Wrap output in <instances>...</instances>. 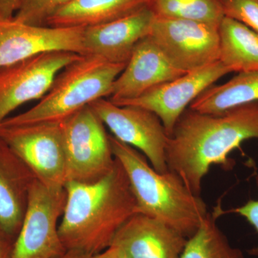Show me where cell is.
<instances>
[{
	"instance_id": "5bb4252c",
	"label": "cell",
	"mask_w": 258,
	"mask_h": 258,
	"mask_svg": "<svg viewBox=\"0 0 258 258\" xmlns=\"http://www.w3.org/2000/svg\"><path fill=\"white\" fill-rule=\"evenodd\" d=\"M184 74L171 66L152 38L147 36L136 45L124 69L115 79L108 99L113 103L134 99Z\"/></svg>"
},
{
	"instance_id": "2e32d148",
	"label": "cell",
	"mask_w": 258,
	"mask_h": 258,
	"mask_svg": "<svg viewBox=\"0 0 258 258\" xmlns=\"http://www.w3.org/2000/svg\"><path fill=\"white\" fill-rule=\"evenodd\" d=\"M35 179L26 164L0 139V230L15 240Z\"/></svg>"
},
{
	"instance_id": "d6986e66",
	"label": "cell",
	"mask_w": 258,
	"mask_h": 258,
	"mask_svg": "<svg viewBox=\"0 0 258 258\" xmlns=\"http://www.w3.org/2000/svg\"><path fill=\"white\" fill-rule=\"evenodd\" d=\"M258 102V71L241 72L220 86L208 88L190 104L200 113L217 114Z\"/></svg>"
},
{
	"instance_id": "5b68a950",
	"label": "cell",
	"mask_w": 258,
	"mask_h": 258,
	"mask_svg": "<svg viewBox=\"0 0 258 258\" xmlns=\"http://www.w3.org/2000/svg\"><path fill=\"white\" fill-rule=\"evenodd\" d=\"M66 182H94L113 169L115 159L105 125L87 106L60 122Z\"/></svg>"
},
{
	"instance_id": "484cf974",
	"label": "cell",
	"mask_w": 258,
	"mask_h": 258,
	"mask_svg": "<svg viewBox=\"0 0 258 258\" xmlns=\"http://www.w3.org/2000/svg\"><path fill=\"white\" fill-rule=\"evenodd\" d=\"M15 240L0 230V258L11 257Z\"/></svg>"
},
{
	"instance_id": "d4e9b609",
	"label": "cell",
	"mask_w": 258,
	"mask_h": 258,
	"mask_svg": "<svg viewBox=\"0 0 258 258\" xmlns=\"http://www.w3.org/2000/svg\"><path fill=\"white\" fill-rule=\"evenodd\" d=\"M22 0H0V18H12L18 11Z\"/></svg>"
},
{
	"instance_id": "603a6c76",
	"label": "cell",
	"mask_w": 258,
	"mask_h": 258,
	"mask_svg": "<svg viewBox=\"0 0 258 258\" xmlns=\"http://www.w3.org/2000/svg\"><path fill=\"white\" fill-rule=\"evenodd\" d=\"M225 16L258 32V0H222Z\"/></svg>"
},
{
	"instance_id": "7402d4cb",
	"label": "cell",
	"mask_w": 258,
	"mask_h": 258,
	"mask_svg": "<svg viewBox=\"0 0 258 258\" xmlns=\"http://www.w3.org/2000/svg\"><path fill=\"white\" fill-rule=\"evenodd\" d=\"M73 0H22L14 18L21 23L46 26L49 18Z\"/></svg>"
},
{
	"instance_id": "4316f807",
	"label": "cell",
	"mask_w": 258,
	"mask_h": 258,
	"mask_svg": "<svg viewBox=\"0 0 258 258\" xmlns=\"http://www.w3.org/2000/svg\"><path fill=\"white\" fill-rule=\"evenodd\" d=\"M96 258H132L121 247L111 245L101 253L95 255Z\"/></svg>"
},
{
	"instance_id": "277c9868",
	"label": "cell",
	"mask_w": 258,
	"mask_h": 258,
	"mask_svg": "<svg viewBox=\"0 0 258 258\" xmlns=\"http://www.w3.org/2000/svg\"><path fill=\"white\" fill-rule=\"evenodd\" d=\"M125 64L111 63L96 55H81L61 70L37 104L9 117L0 125L60 123L93 102L109 98L113 83Z\"/></svg>"
},
{
	"instance_id": "7c38bea8",
	"label": "cell",
	"mask_w": 258,
	"mask_h": 258,
	"mask_svg": "<svg viewBox=\"0 0 258 258\" xmlns=\"http://www.w3.org/2000/svg\"><path fill=\"white\" fill-rule=\"evenodd\" d=\"M83 29L35 26L14 17L0 18V68L50 51L83 55Z\"/></svg>"
},
{
	"instance_id": "7a4b0ae2",
	"label": "cell",
	"mask_w": 258,
	"mask_h": 258,
	"mask_svg": "<svg viewBox=\"0 0 258 258\" xmlns=\"http://www.w3.org/2000/svg\"><path fill=\"white\" fill-rule=\"evenodd\" d=\"M59 223L61 242L66 249L93 255L109 247L115 235L138 208L123 166L115 159L106 175L91 183L69 181Z\"/></svg>"
},
{
	"instance_id": "ba28073f",
	"label": "cell",
	"mask_w": 258,
	"mask_h": 258,
	"mask_svg": "<svg viewBox=\"0 0 258 258\" xmlns=\"http://www.w3.org/2000/svg\"><path fill=\"white\" fill-rule=\"evenodd\" d=\"M149 36L171 66L185 74L220 60L219 28L213 25L156 17Z\"/></svg>"
},
{
	"instance_id": "3957f363",
	"label": "cell",
	"mask_w": 258,
	"mask_h": 258,
	"mask_svg": "<svg viewBox=\"0 0 258 258\" xmlns=\"http://www.w3.org/2000/svg\"><path fill=\"white\" fill-rule=\"evenodd\" d=\"M115 159L125 171L138 213L157 219L188 239L208 215V205L174 171H156L147 157L128 144L109 135Z\"/></svg>"
},
{
	"instance_id": "ac0fdd59",
	"label": "cell",
	"mask_w": 258,
	"mask_h": 258,
	"mask_svg": "<svg viewBox=\"0 0 258 258\" xmlns=\"http://www.w3.org/2000/svg\"><path fill=\"white\" fill-rule=\"evenodd\" d=\"M219 34L220 62L232 72L258 71V32L225 16Z\"/></svg>"
},
{
	"instance_id": "cb8c5ba5",
	"label": "cell",
	"mask_w": 258,
	"mask_h": 258,
	"mask_svg": "<svg viewBox=\"0 0 258 258\" xmlns=\"http://www.w3.org/2000/svg\"><path fill=\"white\" fill-rule=\"evenodd\" d=\"M258 184V176L257 178ZM229 212L237 214L245 219L246 221L255 230L258 234V200H250L239 208L232 209ZM249 255L258 258V244L247 251Z\"/></svg>"
},
{
	"instance_id": "4fadbf2b",
	"label": "cell",
	"mask_w": 258,
	"mask_h": 258,
	"mask_svg": "<svg viewBox=\"0 0 258 258\" xmlns=\"http://www.w3.org/2000/svg\"><path fill=\"white\" fill-rule=\"evenodd\" d=\"M155 19L149 5L110 23L83 29V55L126 64L136 45L149 36Z\"/></svg>"
},
{
	"instance_id": "44dd1931",
	"label": "cell",
	"mask_w": 258,
	"mask_h": 258,
	"mask_svg": "<svg viewBox=\"0 0 258 258\" xmlns=\"http://www.w3.org/2000/svg\"><path fill=\"white\" fill-rule=\"evenodd\" d=\"M149 6L157 18L193 20L217 28L225 18L222 0H152Z\"/></svg>"
},
{
	"instance_id": "52a82bcc",
	"label": "cell",
	"mask_w": 258,
	"mask_h": 258,
	"mask_svg": "<svg viewBox=\"0 0 258 258\" xmlns=\"http://www.w3.org/2000/svg\"><path fill=\"white\" fill-rule=\"evenodd\" d=\"M0 139L51 188H63L66 163L60 123L0 125Z\"/></svg>"
},
{
	"instance_id": "8fae6325",
	"label": "cell",
	"mask_w": 258,
	"mask_h": 258,
	"mask_svg": "<svg viewBox=\"0 0 258 258\" xmlns=\"http://www.w3.org/2000/svg\"><path fill=\"white\" fill-rule=\"evenodd\" d=\"M232 72L220 60L217 61L155 86L138 98L113 103L139 106L153 112L160 118L169 137L187 106L219 79Z\"/></svg>"
},
{
	"instance_id": "83f0119b",
	"label": "cell",
	"mask_w": 258,
	"mask_h": 258,
	"mask_svg": "<svg viewBox=\"0 0 258 258\" xmlns=\"http://www.w3.org/2000/svg\"><path fill=\"white\" fill-rule=\"evenodd\" d=\"M55 258H96L95 255L77 250V249H66V252Z\"/></svg>"
},
{
	"instance_id": "8992f818",
	"label": "cell",
	"mask_w": 258,
	"mask_h": 258,
	"mask_svg": "<svg viewBox=\"0 0 258 258\" xmlns=\"http://www.w3.org/2000/svg\"><path fill=\"white\" fill-rule=\"evenodd\" d=\"M66 198L64 187L51 188L37 179L34 181L10 258H55L66 252L58 222Z\"/></svg>"
},
{
	"instance_id": "30bf717a",
	"label": "cell",
	"mask_w": 258,
	"mask_h": 258,
	"mask_svg": "<svg viewBox=\"0 0 258 258\" xmlns=\"http://www.w3.org/2000/svg\"><path fill=\"white\" fill-rule=\"evenodd\" d=\"M80 55L50 51L0 68V124L22 105L39 101L61 70Z\"/></svg>"
},
{
	"instance_id": "e0dca14e",
	"label": "cell",
	"mask_w": 258,
	"mask_h": 258,
	"mask_svg": "<svg viewBox=\"0 0 258 258\" xmlns=\"http://www.w3.org/2000/svg\"><path fill=\"white\" fill-rule=\"evenodd\" d=\"M152 0H73L49 18L46 26L87 28L123 18L150 5Z\"/></svg>"
},
{
	"instance_id": "9a60e30c",
	"label": "cell",
	"mask_w": 258,
	"mask_h": 258,
	"mask_svg": "<svg viewBox=\"0 0 258 258\" xmlns=\"http://www.w3.org/2000/svg\"><path fill=\"white\" fill-rule=\"evenodd\" d=\"M187 240L171 226L138 213L120 227L111 245L132 258H181Z\"/></svg>"
},
{
	"instance_id": "ffe728a7",
	"label": "cell",
	"mask_w": 258,
	"mask_h": 258,
	"mask_svg": "<svg viewBox=\"0 0 258 258\" xmlns=\"http://www.w3.org/2000/svg\"><path fill=\"white\" fill-rule=\"evenodd\" d=\"M221 208L209 212L197 232L187 240L181 258H244L240 248L231 244L220 230L217 219L222 215Z\"/></svg>"
},
{
	"instance_id": "6da1fadb",
	"label": "cell",
	"mask_w": 258,
	"mask_h": 258,
	"mask_svg": "<svg viewBox=\"0 0 258 258\" xmlns=\"http://www.w3.org/2000/svg\"><path fill=\"white\" fill-rule=\"evenodd\" d=\"M258 139V102L217 114L186 109L168 137L166 161L195 195L212 165L232 167L228 156L248 139Z\"/></svg>"
},
{
	"instance_id": "9c48e42d",
	"label": "cell",
	"mask_w": 258,
	"mask_h": 258,
	"mask_svg": "<svg viewBox=\"0 0 258 258\" xmlns=\"http://www.w3.org/2000/svg\"><path fill=\"white\" fill-rule=\"evenodd\" d=\"M89 106L114 138L144 154L156 171L168 170L166 148L169 136L155 113L139 106H118L106 98Z\"/></svg>"
}]
</instances>
